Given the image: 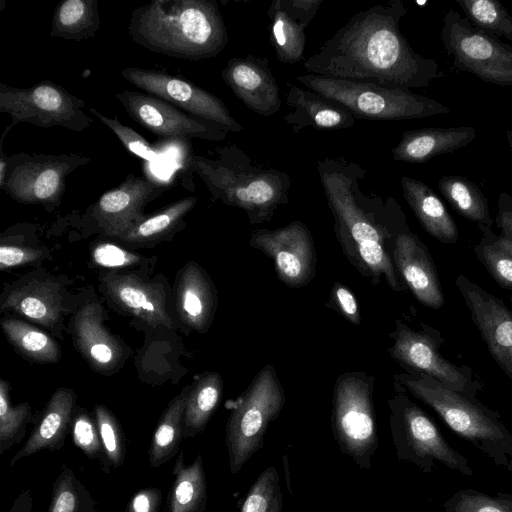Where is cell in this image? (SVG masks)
Here are the masks:
<instances>
[{"mask_svg": "<svg viewBox=\"0 0 512 512\" xmlns=\"http://www.w3.org/2000/svg\"><path fill=\"white\" fill-rule=\"evenodd\" d=\"M221 76L234 95L256 114L269 117L280 110L279 87L267 57H234Z\"/></svg>", "mask_w": 512, "mask_h": 512, "instance_id": "20", "label": "cell"}, {"mask_svg": "<svg viewBox=\"0 0 512 512\" xmlns=\"http://www.w3.org/2000/svg\"><path fill=\"white\" fill-rule=\"evenodd\" d=\"M403 196L423 229L442 244H456L459 231L438 195L424 182L402 176Z\"/></svg>", "mask_w": 512, "mask_h": 512, "instance_id": "29", "label": "cell"}, {"mask_svg": "<svg viewBox=\"0 0 512 512\" xmlns=\"http://www.w3.org/2000/svg\"><path fill=\"white\" fill-rule=\"evenodd\" d=\"M93 261L104 268H124L139 262L140 257L111 243H99L92 250Z\"/></svg>", "mask_w": 512, "mask_h": 512, "instance_id": "46", "label": "cell"}, {"mask_svg": "<svg viewBox=\"0 0 512 512\" xmlns=\"http://www.w3.org/2000/svg\"><path fill=\"white\" fill-rule=\"evenodd\" d=\"M43 252L36 248L1 244L0 268L1 270L18 267L40 259Z\"/></svg>", "mask_w": 512, "mask_h": 512, "instance_id": "48", "label": "cell"}, {"mask_svg": "<svg viewBox=\"0 0 512 512\" xmlns=\"http://www.w3.org/2000/svg\"><path fill=\"white\" fill-rule=\"evenodd\" d=\"M327 306H330L353 325H360L361 316L357 299L351 290L342 283H334Z\"/></svg>", "mask_w": 512, "mask_h": 512, "instance_id": "47", "label": "cell"}, {"mask_svg": "<svg viewBox=\"0 0 512 512\" xmlns=\"http://www.w3.org/2000/svg\"><path fill=\"white\" fill-rule=\"evenodd\" d=\"M505 468L509 471V473L512 476V458L509 459L508 464L505 466Z\"/></svg>", "mask_w": 512, "mask_h": 512, "instance_id": "53", "label": "cell"}, {"mask_svg": "<svg viewBox=\"0 0 512 512\" xmlns=\"http://www.w3.org/2000/svg\"><path fill=\"white\" fill-rule=\"evenodd\" d=\"M94 414L106 460L110 468L116 469L124 463L126 455L121 425L104 405L95 406Z\"/></svg>", "mask_w": 512, "mask_h": 512, "instance_id": "43", "label": "cell"}, {"mask_svg": "<svg viewBox=\"0 0 512 512\" xmlns=\"http://www.w3.org/2000/svg\"><path fill=\"white\" fill-rule=\"evenodd\" d=\"M197 199L193 196L175 201L153 215L133 225L117 239L142 244L160 240L176 231L182 224L183 218L195 207Z\"/></svg>", "mask_w": 512, "mask_h": 512, "instance_id": "35", "label": "cell"}, {"mask_svg": "<svg viewBox=\"0 0 512 512\" xmlns=\"http://www.w3.org/2000/svg\"><path fill=\"white\" fill-rule=\"evenodd\" d=\"M392 258L405 287L421 304L432 309L444 305L441 281L428 247L409 228L397 234Z\"/></svg>", "mask_w": 512, "mask_h": 512, "instance_id": "19", "label": "cell"}, {"mask_svg": "<svg viewBox=\"0 0 512 512\" xmlns=\"http://www.w3.org/2000/svg\"><path fill=\"white\" fill-rule=\"evenodd\" d=\"M438 189L459 215L477 225L493 226L488 200L475 183L460 175H445Z\"/></svg>", "mask_w": 512, "mask_h": 512, "instance_id": "34", "label": "cell"}, {"mask_svg": "<svg viewBox=\"0 0 512 512\" xmlns=\"http://www.w3.org/2000/svg\"><path fill=\"white\" fill-rule=\"evenodd\" d=\"M495 223L500 229L499 235L512 241V196L507 192L498 196Z\"/></svg>", "mask_w": 512, "mask_h": 512, "instance_id": "50", "label": "cell"}, {"mask_svg": "<svg viewBox=\"0 0 512 512\" xmlns=\"http://www.w3.org/2000/svg\"><path fill=\"white\" fill-rule=\"evenodd\" d=\"M445 512H512V495L491 496L472 488L455 492L443 505Z\"/></svg>", "mask_w": 512, "mask_h": 512, "instance_id": "42", "label": "cell"}, {"mask_svg": "<svg viewBox=\"0 0 512 512\" xmlns=\"http://www.w3.org/2000/svg\"><path fill=\"white\" fill-rule=\"evenodd\" d=\"M100 27L97 0H65L54 9L50 36L84 41L94 37Z\"/></svg>", "mask_w": 512, "mask_h": 512, "instance_id": "31", "label": "cell"}, {"mask_svg": "<svg viewBox=\"0 0 512 512\" xmlns=\"http://www.w3.org/2000/svg\"><path fill=\"white\" fill-rule=\"evenodd\" d=\"M162 492L156 487L143 488L129 500L126 512H159Z\"/></svg>", "mask_w": 512, "mask_h": 512, "instance_id": "49", "label": "cell"}, {"mask_svg": "<svg viewBox=\"0 0 512 512\" xmlns=\"http://www.w3.org/2000/svg\"><path fill=\"white\" fill-rule=\"evenodd\" d=\"M440 41L456 69L484 82L512 86V45L476 28L452 8L443 18Z\"/></svg>", "mask_w": 512, "mask_h": 512, "instance_id": "10", "label": "cell"}, {"mask_svg": "<svg viewBox=\"0 0 512 512\" xmlns=\"http://www.w3.org/2000/svg\"><path fill=\"white\" fill-rule=\"evenodd\" d=\"M85 102L50 80L28 88L0 83V111L11 116V124L29 123L42 128L86 130L93 120L84 111Z\"/></svg>", "mask_w": 512, "mask_h": 512, "instance_id": "13", "label": "cell"}, {"mask_svg": "<svg viewBox=\"0 0 512 512\" xmlns=\"http://www.w3.org/2000/svg\"><path fill=\"white\" fill-rule=\"evenodd\" d=\"M507 140H508V145H509L510 151L512 153V126L507 131Z\"/></svg>", "mask_w": 512, "mask_h": 512, "instance_id": "52", "label": "cell"}, {"mask_svg": "<svg viewBox=\"0 0 512 512\" xmlns=\"http://www.w3.org/2000/svg\"><path fill=\"white\" fill-rule=\"evenodd\" d=\"M71 436L74 444L91 460H98L102 470L110 471L106 460L99 430L95 419L85 410H75L71 423Z\"/></svg>", "mask_w": 512, "mask_h": 512, "instance_id": "44", "label": "cell"}, {"mask_svg": "<svg viewBox=\"0 0 512 512\" xmlns=\"http://www.w3.org/2000/svg\"><path fill=\"white\" fill-rule=\"evenodd\" d=\"M296 80L306 88L342 104L356 120H410L450 113V109L442 103L409 89L311 73L299 75Z\"/></svg>", "mask_w": 512, "mask_h": 512, "instance_id": "6", "label": "cell"}, {"mask_svg": "<svg viewBox=\"0 0 512 512\" xmlns=\"http://www.w3.org/2000/svg\"><path fill=\"white\" fill-rule=\"evenodd\" d=\"M478 228L481 238L473 248L477 259L500 287L512 292V241L487 226Z\"/></svg>", "mask_w": 512, "mask_h": 512, "instance_id": "36", "label": "cell"}, {"mask_svg": "<svg viewBox=\"0 0 512 512\" xmlns=\"http://www.w3.org/2000/svg\"><path fill=\"white\" fill-rule=\"evenodd\" d=\"M1 327L7 339L26 357L46 363L60 358V347L50 336L18 319H4Z\"/></svg>", "mask_w": 512, "mask_h": 512, "instance_id": "37", "label": "cell"}, {"mask_svg": "<svg viewBox=\"0 0 512 512\" xmlns=\"http://www.w3.org/2000/svg\"><path fill=\"white\" fill-rule=\"evenodd\" d=\"M190 387L186 386L173 398L161 415L154 431L149 451V464L158 468L176 455L183 437V414Z\"/></svg>", "mask_w": 512, "mask_h": 512, "instance_id": "33", "label": "cell"}, {"mask_svg": "<svg viewBox=\"0 0 512 512\" xmlns=\"http://www.w3.org/2000/svg\"><path fill=\"white\" fill-rule=\"evenodd\" d=\"M89 111L117 136L127 151L150 163L159 159L157 150L131 127L124 125L117 118L103 115L95 108L90 107Z\"/></svg>", "mask_w": 512, "mask_h": 512, "instance_id": "45", "label": "cell"}, {"mask_svg": "<svg viewBox=\"0 0 512 512\" xmlns=\"http://www.w3.org/2000/svg\"><path fill=\"white\" fill-rule=\"evenodd\" d=\"M476 137L470 126L429 127L405 131L391 153L396 161L426 163L432 158L467 146Z\"/></svg>", "mask_w": 512, "mask_h": 512, "instance_id": "25", "label": "cell"}, {"mask_svg": "<svg viewBox=\"0 0 512 512\" xmlns=\"http://www.w3.org/2000/svg\"><path fill=\"white\" fill-rule=\"evenodd\" d=\"M74 332L79 351L95 369L107 371L119 363L121 346L103 325V313L98 304L88 303L78 310Z\"/></svg>", "mask_w": 512, "mask_h": 512, "instance_id": "26", "label": "cell"}, {"mask_svg": "<svg viewBox=\"0 0 512 512\" xmlns=\"http://www.w3.org/2000/svg\"><path fill=\"white\" fill-rule=\"evenodd\" d=\"M48 512H101L74 471L62 466L52 485Z\"/></svg>", "mask_w": 512, "mask_h": 512, "instance_id": "38", "label": "cell"}, {"mask_svg": "<svg viewBox=\"0 0 512 512\" xmlns=\"http://www.w3.org/2000/svg\"><path fill=\"white\" fill-rule=\"evenodd\" d=\"M290 111L284 116L294 134L311 127L316 130L351 128L356 118L342 104L308 88L290 86L286 96Z\"/></svg>", "mask_w": 512, "mask_h": 512, "instance_id": "23", "label": "cell"}, {"mask_svg": "<svg viewBox=\"0 0 512 512\" xmlns=\"http://www.w3.org/2000/svg\"><path fill=\"white\" fill-rule=\"evenodd\" d=\"M396 391L388 400V407L397 458L415 465L424 473H431L435 462H439L464 476H472L474 472L467 458L446 441L425 411L406 392Z\"/></svg>", "mask_w": 512, "mask_h": 512, "instance_id": "9", "label": "cell"}, {"mask_svg": "<svg viewBox=\"0 0 512 512\" xmlns=\"http://www.w3.org/2000/svg\"><path fill=\"white\" fill-rule=\"evenodd\" d=\"M57 283L30 280L12 288L1 304V310L17 314L46 327L59 323L64 307Z\"/></svg>", "mask_w": 512, "mask_h": 512, "instance_id": "27", "label": "cell"}, {"mask_svg": "<svg viewBox=\"0 0 512 512\" xmlns=\"http://www.w3.org/2000/svg\"><path fill=\"white\" fill-rule=\"evenodd\" d=\"M121 76L147 94L162 99L191 116L217 124L228 132L243 130L222 100L184 78L137 67L122 69Z\"/></svg>", "mask_w": 512, "mask_h": 512, "instance_id": "14", "label": "cell"}, {"mask_svg": "<svg viewBox=\"0 0 512 512\" xmlns=\"http://www.w3.org/2000/svg\"><path fill=\"white\" fill-rule=\"evenodd\" d=\"M373 392L374 377L353 371L337 377L332 397L333 437L340 451L366 470L379 446Z\"/></svg>", "mask_w": 512, "mask_h": 512, "instance_id": "8", "label": "cell"}, {"mask_svg": "<svg viewBox=\"0 0 512 512\" xmlns=\"http://www.w3.org/2000/svg\"><path fill=\"white\" fill-rule=\"evenodd\" d=\"M128 116L148 131L167 138L222 141L228 131L191 116L153 95L124 90L115 95Z\"/></svg>", "mask_w": 512, "mask_h": 512, "instance_id": "17", "label": "cell"}, {"mask_svg": "<svg viewBox=\"0 0 512 512\" xmlns=\"http://www.w3.org/2000/svg\"><path fill=\"white\" fill-rule=\"evenodd\" d=\"M249 244L272 259L277 277L291 288H300L314 278L316 252L310 230L301 221L277 229H257Z\"/></svg>", "mask_w": 512, "mask_h": 512, "instance_id": "15", "label": "cell"}, {"mask_svg": "<svg viewBox=\"0 0 512 512\" xmlns=\"http://www.w3.org/2000/svg\"><path fill=\"white\" fill-rule=\"evenodd\" d=\"M103 283L108 296L133 317L155 328L173 327L161 286L132 274L114 273L107 274Z\"/></svg>", "mask_w": 512, "mask_h": 512, "instance_id": "22", "label": "cell"}, {"mask_svg": "<svg viewBox=\"0 0 512 512\" xmlns=\"http://www.w3.org/2000/svg\"><path fill=\"white\" fill-rule=\"evenodd\" d=\"M390 356L405 372L427 375L455 391L476 397L483 382L467 365H457L444 357L441 347L444 339L435 328L422 323L421 330L396 320L390 334Z\"/></svg>", "mask_w": 512, "mask_h": 512, "instance_id": "11", "label": "cell"}, {"mask_svg": "<svg viewBox=\"0 0 512 512\" xmlns=\"http://www.w3.org/2000/svg\"><path fill=\"white\" fill-rule=\"evenodd\" d=\"M75 404L76 395L73 390L57 389L24 446L12 457L10 466L42 450H60L71 430Z\"/></svg>", "mask_w": 512, "mask_h": 512, "instance_id": "24", "label": "cell"}, {"mask_svg": "<svg viewBox=\"0 0 512 512\" xmlns=\"http://www.w3.org/2000/svg\"><path fill=\"white\" fill-rule=\"evenodd\" d=\"M216 294L205 272L195 262L185 265L177 283V310L181 320L203 333L213 319Z\"/></svg>", "mask_w": 512, "mask_h": 512, "instance_id": "28", "label": "cell"}, {"mask_svg": "<svg viewBox=\"0 0 512 512\" xmlns=\"http://www.w3.org/2000/svg\"><path fill=\"white\" fill-rule=\"evenodd\" d=\"M395 389L409 392L432 408L458 436L498 466H506L512 458V432L501 421L500 414L470 396L419 373L394 375Z\"/></svg>", "mask_w": 512, "mask_h": 512, "instance_id": "5", "label": "cell"}, {"mask_svg": "<svg viewBox=\"0 0 512 512\" xmlns=\"http://www.w3.org/2000/svg\"><path fill=\"white\" fill-rule=\"evenodd\" d=\"M162 193L158 184L130 173L119 186L103 193L87 212L105 235L118 238L146 217L142 209Z\"/></svg>", "mask_w": 512, "mask_h": 512, "instance_id": "18", "label": "cell"}, {"mask_svg": "<svg viewBox=\"0 0 512 512\" xmlns=\"http://www.w3.org/2000/svg\"><path fill=\"white\" fill-rule=\"evenodd\" d=\"M317 171L347 259L374 284L383 277L394 292L406 291L392 258L397 234L409 228L398 202L365 193L366 170L344 157L319 159Z\"/></svg>", "mask_w": 512, "mask_h": 512, "instance_id": "2", "label": "cell"}, {"mask_svg": "<svg viewBox=\"0 0 512 512\" xmlns=\"http://www.w3.org/2000/svg\"><path fill=\"white\" fill-rule=\"evenodd\" d=\"M322 0H273L268 8L270 41L277 59L285 64L304 60L306 29Z\"/></svg>", "mask_w": 512, "mask_h": 512, "instance_id": "21", "label": "cell"}, {"mask_svg": "<svg viewBox=\"0 0 512 512\" xmlns=\"http://www.w3.org/2000/svg\"><path fill=\"white\" fill-rule=\"evenodd\" d=\"M223 394V380L219 373L203 374L191 387L183 414V437L194 438L202 433Z\"/></svg>", "mask_w": 512, "mask_h": 512, "instance_id": "32", "label": "cell"}, {"mask_svg": "<svg viewBox=\"0 0 512 512\" xmlns=\"http://www.w3.org/2000/svg\"><path fill=\"white\" fill-rule=\"evenodd\" d=\"M31 419L28 403L11 405L9 384L0 381V455L22 441Z\"/></svg>", "mask_w": 512, "mask_h": 512, "instance_id": "40", "label": "cell"}, {"mask_svg": "<svg viewBox=\"0 0 512 512\" xmlns=\"http://www.w3.org/2000/svg\"><path fill=\"white\" fill-rule=\"evenodd\" d=\"M172 474L174 480L164 512H204L208 496L202 455L199 453L186 465L183 451H180Z\"/></svg>", "mask_w": 512, "mask_h": 512, "instance_id": "30", "label": "cell"}, {"mask_svg": "<svg viewBox=\"0 0 512 512\" xmlns=\"http://www.w3.org/2000/svg\"><path fill=\"white\" fill-rule=\"evenodd\" d=\"M185 163L214 199L244 210L252 225L271 221L276 209L288 203L290 176L256 165L236 145L217 148L214 158L190 153Z\"/></svg>", "mask_w": 512, "mask_h": 512, "instance_id": "4", "label": "cell"}, {"mask_svg": "<svg viewBox=\"0 0 512 512\" xmlns=\"http://www.w3.org/2000/svg\"><path fill=\"white\" fill-rule=\"evenodd\" d=\"M90 161L75 153H15L8 156L0 189L19 203L40 204L48 210L61 203L69 174Z\"/></svg>", "mask_w": 512, "mask_h": 512, "instance_id": "12", "label": "cell"}, {"mask_svg": "<svg viewBox=\"0 0 512 512\" xmlns=\"http://www.w3.org/2000/svg\"><path fill=\"white\" fill-rule=\"evenodd\" d=\"M128 34L149 51L188 60L216 57L228 43L214 0L151 1L133 10Z\"/></svg>", "mask_w": 512, "mask_h": 512, "instance_id": "3", "label": "cell"}, {"mask_svg": "<svg viewBox=\"0 0 512 512\" xmlns=\"http://www.w3.org/2000/svg\"><path fill=\"white\" fill-rule=\"evenodd\" d=\"M407 8L390 0L354 14L303 62L311 74L393 88H425L443 76L438 63L414 51L400 30Z\"/></svg>", "mask_w": 512, "mask_h": 512, "instance_id": "1", "label": "cell"}, {"mask_svg": "<svg viewBox=\"0 0 512 512\" xmlns=\"http://www.w3.org/2000/svg\"><path fill=\"white\" fill-rule=\"evenodd\" d=\"M285 405L275 368L266 364L233 406L225 429L229 469L237 474L264 445V436Z\"/></svg>", "mask_w": 512, "mask_h": 512, "instance_id": "7", "label": "cell"}, {"mask_svg": "<svg viewBox=\"0 0 512 512\" xmlns=\"http://www.w3.org/2000/svg\"><path fill=\"white\" fill-rule=\"evenodd\" d=\"M283 494L277 469H264L249 488L241 512H282Z\"/></svg>", "mask_w": 512, "mask_h": 512, "instance_id": "41", "label": "cell"}, {"mask_svg": "<svg viewBox=\"0 0 512 512\" xmlns=\"http://www.w3.org/2000/svg\"><path fill=\"white\" fill-rule=\"evenodd\" d=\"M33 494L31 489L23 490L14 500L8 512H32Z\"/></svg>", "mask_w": 512, "mask_h": 512, "instance_id": "51", "label": "cell"}, {"mask_svg": "<svg viewBox=\"0 0 512 512\" xmlns=\"http://www.w3.org/2000/svg\"><path fill=\"white\" fill-rule=\"evenodd\" d=\"M465 17L478 29L512 42V15L497 0H456Z\"/></svg>", "mask_w": 512, "mask_h": 512, "instance_id": "39", "label": "cell"}, {"mask_svg": "<svg viewBox=\"0 0 512 512\" xmlns=\"http://www.w3.org/2000/svg\"><path fill=\"white\" fill-rule=\"evenodd\" d=\"M455 285L489 353L512 381V307L463 274ZM510 300L512 306V292Z\"/></svg>", "mask_w": 512, "mask_h": 512, "instance_id": "16", "label": "cell"}]
</instances>
